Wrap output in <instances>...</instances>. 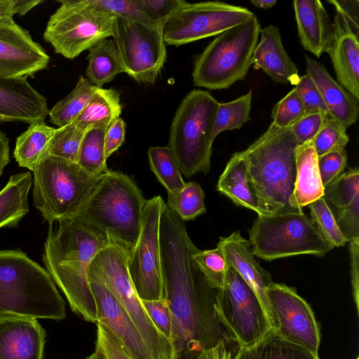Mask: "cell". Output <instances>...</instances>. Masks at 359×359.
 Wrapping results in <instances>:
<instances>
[{"instance_id": "cell-1", "label": "cell", "mask_w": 359, "mask_h": 359, "mask_svg": "<svg viewBox=\"0 0 359 359\" xmlns=\"http://www.w3.org/2000/svg\"><path fill=\"white\" fill-rule=\"evenodd\" d=\"M160 244L164 297L172 315L173 359L196 358L222 339L212 288L192 259L197 247L186 225L165 206L161 219Z\"/></svg>"}, {"instance_id": "cell-2", "label": "cell", "mask_w": 359, "mask_h": 359, "mask_svg": "<svg viewBox=\"0 0 359 359\" xmlns=\"http://www.w3.org/2000/svg\"><path fill=\"white\" fill-rule=\"evenodd\" d=\"M107 243L74 219L50 225L43 261L52 280L65 295L72 311L97 323L88 279L90 264Z\"/></svg>"}, {"instance_id": "cell-3", "label": "cell", "mask_w": 359, "mask_h": 359, "mask_svg": "<svg viewBox=\"0 0 359 359\" xmlns=\"http://www.w3.org/2000/svg\"><path fill=\"white\" fill-rule=\"evenodd\" d=\"M145 202L129 176L110 170L101 177L74 220L107 243L129 252L140 234Z\"/></svg>"}, {"instance_id": "cell-4", "label": "cell", "mask_w": 359, "mask_h": 359, "mask_svg": "<svg viewBox=\"0 0 359 359\" xmlns=\"http://www.w3.org/2000/svg\"><path fill=\"white\" fill-rule=\"evenodd\" d=\"M298 145L290 127L278 128L271 123L263 135L242 151L262 215L294 210L290 199Z\"/></svg>"}, {"instance_id": "cell-5", "label": "cell", "mask_w": 359, "mask_h": 359, "mask_svg": "<svg viewBox=\"0 0 359 359\" xmlns=\"http://www.w3.org/2000/svg\"><path fill=\"white\" fill-rule=\"evenodd\" d=\"M55 320L66 317L65 302L49 273L20 250L0 251V315Z\"/></svg>"}, {"instance_id": "cell-6", "label": "cell", "mask_w": 359, "mask_h": 359, "mask_svg": "<svg viewBox=\"0 0 359 359\" xmlns=\"http://www.w3.org/2000/svg\"><path fill=\"white\" fill-rule=\"evenodd\" d=\"M218 104L210 93L196 89L187 94L176 110L168 147L186 177L210 170L211 134Z\"/></svg>"}, {"instance_id": "cell-7", "label": "cell", "mask_w": 359, "mask_h": 359, "mask_svg": "<svg viewBox=\"0 0 359 359\" xmlns=\"http://www.w3.org/2000/svg\"><path fill=\"white\" fill-rule=\"evenodd\" d=\"M33 173L34 206L50 225L75 219L103 176L91 175L77 163L49 155Z\"/></svg>"}, {"instance_id": "cell-8", "label": "cell", "mask_w": 359, "mask_h": 359, "mask_svg": "<svg viewBox=\"0 0 359 359\" xmlns=\"http://www.w3.org/2000/svg\"><path fill=\"white\" fill-rule=\"evenodd\" d=\"M260 31V23L255 15L218 34L194 59V86L222 90L245 79L252 66Z\"/></svg>"}, {"instance_id": "cell-9", "label": "cell", "mask_w": 359, "mask_h": 359, "mask_svg": "<svg viewBox=\"0 0 359 359\" xmlns=\"http://www.w3.org/2000/svg\"><path fill=\"white\" fill-rule=\"evenodd\" d=\"M248 232L253 255L265 261L301 255L323 257L334 248L302 210L258 215Z\"/></svg>"}, {"instance_id": "cell-10", "label": "cell", "mask_w": 359, "mask_h": 359, "mask_svg": "<svg viewBox=\"0 0 359 359\" xmlns=\"http://www.w3.org/2000/svg\"><path fill=\"white\" fill-rule=\"evenodd\" d=\"M90 269L104 282L128 314L153 359H173L170 341L156 327L139 297L128 269V252L107 243L93 258Z\"/></svg>"}, {"instance_id": "cell-11", "label": "cell", "mask_w": 359, "mask_h": 359, "mask_svg": "<svg viewBox=\"0 0 359 359\" xmlns=\"http://www.w3.org/2000/svg\"><path fill=\"white\" fill-rule=\"evenodd\" d=\"M43 33L56 53L74 59L99 41L112 36L115 15L90 0H60Z\"/></svg>"}, {"instance_id": "cell-12", "label": "cell", "mask_w": 359, "mask_h": 359, "mask_svg": "<svg viewBox=\"0 0 359 359\" xmlns=\"http://www.w3.org/2000/svg\"><path fill=\"white\" fill-rule=\"evenodd\" d=\"M214 309L224 329V337L240 348L250 347L271 328L256 293L231 268H227L223 287L217 290Z\"/></svg>"}, {"instance_id": "cell-13", "label": "cell", "mask_w": 359, "mask_h": 359, "mask_svg": "<svg viewBox=\"0 0 359 359\" xmlns=\"http://www.w3.org/2000/svg\"><path fill=\"white\" fill-rule=\"evenodd\" d=\"M112 37L124 72L138 83L154 84L167 57L162 25H147L115 15Z\"/></svg>"}, {"instance_id": "cell-14", "label": "cell", "mask_w": 359, "mask_h": 359, "mask_svg": "<svg viewBox=\"0 0 359 359\" xmlns=\"http://www.w3.org/2000/svg\"><path fill=\"white\" fill-rule=\"evenodd\" d=\"M255 14L248 8L222 1L187 2L162 25L165 43L180 46L241 24Z\"/></svg>"}, {"instance_id": "cell-15", "label": "cell", "mask_w": 359, "mask_h": 359, "mask_svg": "<svg viewBox=\"0 0 359 359\" xmlns=\"http://www.w3.org/2000/svg\"><path fill=\"white\" fill-rule=\"evenodd\" d=\"M166 206L160 196L146 200L137 241L128 252V269L142 300L164 297L160 244V224Z\"/></svg>"}, {"instance_id": "cell-16", "label": "cell", "mask_w": 359, "mask_h": 359, "mask_svg": "<svg viewBox=\"0 0 359 359\" xmlns=\"http://www.w3.org/2000/svg\"><path fill=\"white\" fill-rule=\"evenodd\" d=\"M271 326L283 338L318 355L320 332L310 306L294 288L271 283L266 289Z\"/></svg>"}, {"instance_id": "cell-17", "label": "cell", "mask_w": 359, "mask_h": 359, "mask_svg": "<svg viewBox=\"0 0 359 359\" xmlns=\"http://www.w3.org/2000/svg\"><path fill=\"white\" fill-rule=\"evenodd\" d=\"M50 57L29 32L13 18L0 21V77L32 76L47 67Z\"/></svg>"}, {"instance_id": "cell-18", "label": "cell", "mask_w": 359, "mask_h": 359, "mask_svg": "<svg viewBox=\"0 0 359 359\" xmlns=\"http://www.w3.org/2000/svg\"><path fill=\"white\" fill-rule=\"evenodd\" d=\"M88 279L95 302L97 323L105 325L134 359H153L128 314L90 267Z\"/></svg>"}, {"instance_id": "cell-19", "label": "cell", "mask_w": 359, "mask_h": 359, "mask_svg": "<svg viewBox=\"0 0 359 359\" xmlns=\"http://www.w3.org/2000/svg\"><path fill=\"white\" fill-rule=\"evenodd\" d=\"M46 332L35 318L0 315V359H43Z\"/></svg>"}, {"instance_id": "cell-20", "label": "cell", "mask_w": 359, "mask_h": 359, "mask_svg": "<svg viewBox=\"0 0 359 359\" xmlns=\"http://www.w3.org/2000/svg\"><path fill=\"white\" fill-rule=\"evenodd\" d=\"M325 53L331 58L337 82L359 99V42L347 20L336 13Z\"/></svg>"}, {"instance_id": "cell-21", "label": "cell", "mask_w": 359, "mask_h": 359, "mask_svg": "<svg viewBox=\"0 0 359 359\" xmlns=\"http://www.w3.org/2000/svg\"><path fill=\"white\" fill-rule=\"evenodd\" d=\"M46 99L27 77H0V123L22 121L29 125L45 121L48 114Z\"/></svg>"}, {"instance_id": "cell-22", "label": "cell", "mask_w": 359, "mask_h": 359, "mask_svg": "<svg viewBox=\"0 0 359 359\" xmlns=\"http://www.w3.org/2000/svg\"><path fill=\"white\" fill-rule=\"evenodd\" d=\"M323 198L348 241L359 238V170L344 172L326 187Z\"/></svg>"}, {"instance_id": "cell-23", "label": "cell", "mask_w": 359, "mask_h": 359, "mask_svg": "<svg viewBox=\"0 0 359 359\" xmlns=\"http://www.w3.org/2000/svg\"><path fill=\"white\" fill-rule=\"evenodd\" d=\"M217 246L223 252L228 266L236 271L256 293L271 324L266 289L273 283L272 278L255 259L249 241L235 231L228 236L220 237Z\"/></svg>"}, {"instance_id": "cell-24", "label": "cell", "mask_w": 359, "mask_h": 359, "mask_svg": "<svg viewBox=\"0 0 359 359\" xmlns=\"http://www.w3.org/2000/svg\"><path fill=\"white\" fill-rule=\"evenodd\" d=\"M260 39L252 58V65L263 70L276 83L296 85L299 71L282 43L278 27L269 25L261 29Z\"/></svg>"}, {"instance_id": "cell-25", "label": "cell", "mask_w": 359, "mask_h": 359, "mask_svg": "<svg viewBox=\"0 0 359 359\" xmlns=\"http://www.w3.org/2000/svg\"><path fill=\"white\" fill-rule=\"evenodd\" d=\"M306 74L319 90L329 116L346 128L355 123L359 114V99L335 81L322 63L306 55Z\"/></svg>"}, {"instance_id": "cell-26", "label": "cell", "mask_w": 359, "mask_h": 359, "mask_svg": "<svg viewBox=\"0 0 359 359\" xmlns=\"http://www.w3.org/2000/svg\"><path fill=\"white\" fill-rule=\"evenodd\" d=\"M293 8L302 46L319 57L325 53L333 30L326 9L318 0H295Z\"/></svg>"}, {"instance_id": "cell-27", "label": "cell", "mask_w": 359, "mask_h": 359, "mask_svg": "<svg viewBox=\"0 0 359 359\" xmlns=\"http://www.w3.org/2000/svg\"><path fill=\"white\" fill-rule=\"evenodd\" d=\"M295 164L296 176L290 205L294 210H302L304 207L323 197L325 190L313 140L297 147Z\"/></svg>"}, {"instance_id": "cell-28", "label": "cell", "mask_w": 359, "mask_h": 359, "mask_svg": "<svg viewBox=\"0 0 359 359\" xmlns=\"http://www.w3.org/2000/svg\"><path fill=\"white\" fill-rule=\"evenodd\" d=\"M217 189L238 205L261 215L257 198L250 184L246 161L242 151L234 153L220 175Z\"/></svg>"}, {"instance_id": "cell-29", "label": "cell", "mask_w": 359, "mask_h": 359, "mask_svg": "<svg viewBox=\"0 0 359 359\" xmlns=\"http://www.w3.org/2000/svg\"><path fill=\"white\" fill-rule=\"evenodd\" d=\"M29 172L11 177L0 191V228L15 227L29 212L28 193L32 186Z\"/></svg>"}, {"instance_id": "cell-30", "label": "cell", "mask_w": 359, "mask_h": 359, "mask_svg": "<svg viewBox=\"0 0 359 359\" xmlns=\"http://www.w3.org/2000/svg\"><path fill=\"white\" fill-rule=\"evenodd\" d=\"M232 359H319L306 348L283 338L274 329L254 345L240 348Z\"/></svg>"}, {"instance_id": "cell-31", "label": "cell", "mask_w": 359, "mask_h": 359, "mask_svg": "<svg viewBox=\"0 0 359 359\" xmlns=\"http://www.w3.org/2000/svg\"><path fill=\"white\" fill-rule=\"evenodd\" d=\"M121 111L119 92L114 88L97 87L86 107L73 122L86 130L92 127L108 128L120 117Z\"/></svg>"}, {"instance_id": "cell-32", "label": "cell", "mask_w": 359, "mask_h": 359, "mask_svg": "<svg viewBox=\"0 0 359 359\" xmlns=\"http://www.w3.org/2000/svg\"><path fill=\"white\" fill-rule=\"evenodd\" d=\"M88 50V65L86 74L95 86L102 88L104 84L111 81L117 74L124 72L114 39H102Z\"/></svg>"}, {"instance_id": "cell-33", "label": "cell", "mask_w": 359, "mask_h": 359, "mask_svg": "<svg viewBox=\"0 0 359 359\" xmlns=\"http://www.w3.org/2000/svg\"><path fill=\"white\" fill-rule=\"evenodd\" d=\"M55 128L45 121L32 123L16 140L14 157L19 166L34 171L39 161L47 155L49 142Z\"/></svg>"}, {"instance_id": "cell-34", "label": "cell", "mask_w": 359, "mask_h": 359, "mask_svg": "<svg viewBox=\"0 0 359 359\" xmlns=\"http://www.w3.org/2000/svg\"><path fill=\"white\" fill-rule=\"evenodd\" d=\"M97 88L88 79L80 76L73 90L48 111L50 121L58 128L72 123L86 107Z\"/></svg>"}, {"instance_id": "cell-35", "label": "cell", "mask_w": 359, "mask_h": 359, "mask_svg": "<svg viewBox=\"0 0 359 359\" xmlns=\"http://www.w3.org/2000/svg\"><path fill=\"white\" fill-rule=\"evenodd\" d=\"M107 128L92 127L82 140L77 163L88 174L102 176L110 170L104 153L105 133Z\"/></svg>"}, {"instance_id": "cell-36", "label": "cell", "mask_w": 359, "mask_h": 359, "mask_svg": "<svg viewBox=\"0 0 359 359\" xmlns=\"http://www.w3.org/2000/svg\"><path fill=\"white\" fill-rule=\"evenodd\" d=\"M252 90L241 95L234 100L218 104L211 140L226 130L239 129L250 119L252 106Z\"/></svg>"}, {"instance_id": "cell-37", "label": "cell", "mask_w": 359, "mask_h": 359, "mask_svg": "<svg viewBox=\"0 0 359 359\" xmlns=\"http://www.w3.org/2000/svg\"><path fill=\"white\" fill-rule=\"evenodd\" d=\"M205 194L196 182H185L183 189L168 193L167 206L182 221L193 220L205 212Z\"/></svg>"}, {"instance_id": "cell-38", "label": "cell", "mask_w": 359, "mask_h": 359, "mask_svg": "<svg viewBox=\"0 0 359 359\" xmlns=\"http://www.w3.org/2000/svg\"><path fill=\"white\" fill-rule=\"evenodd\" d=\"M148 157L151 170L168 193L184 188L185 182L168 146L150 147Z\"/></svg>"}, {"instance_id": "cell-39", "label": "cell", "mask_w": 359, "mask_h": 359, "mask_svg": "<svg viewBox=\"0 0 359 359\" xmlns=\"http://www.w3.org/2000/svg\"><path fill=\"white\" fill-rule=\"evenodd\" d=\"M88 130L73 121L55 129L47 148V155L77 163L80 147Z\"/></svg>"}, {"instance_id": "cell-40", "label": "cell", "mask_w": 359, "mask_h": 359, "mask_svg": "<svg viewBox=\"0 0 359 359\" xmlns=\"http://www.w3.org/2000/svg\"><path fill=\"white\" fill-rule=\"evenodd\" d=\"M192 259L212 288L217 290L223 287L228 265L219 248L205 250L197 248Z\"/></svg>"}, {"instance_id": "cell-41", "label": "cell", "mask_w": 359, "mask_h": 359, "mask_svg": "<svg viewBox=\"0 0 359 359\" xmlns=\"http://www.w3.org/2000/svg\"><path fill=\"white\" fill-rule=\"evenodd\" d=\"M307 206L310 210L311 221L322 236L334 248L344 246L348 242L323 197Z\"/></svg>"}, {"instance_id": "cell-42", "label": "cell", "mask_w": 359, "mask_h": 359, "mask_svg": "<svg viewBox=\"0 0 359 359\" xmlns=\"http://www.w3.org/2000/svg\"><path fill=\"white\" fill-rule=\"evenodd\" d=\"M348 142L349 137L346 133V128L330 116L313 140L318 156L330 151L345 149Z\"/></svg>"}, {"instance_id": "cell-43", "label": "cell", "mask_w": 359, "mask_h": 359, "mask_svg": "<svg viewBox=\"0 0 359 359\" xmlns=\"http://www.w3.org/2000/svg\"><path fill=\"white\" fill-rule=\"evenodd\" d=\"M304 116V104L293 88L273 106L271 123L278 128H285Z\"/></svg>"}, {"instance_id": "cell-44", "label": "cell", "mask_w": 359, "mask_h": 359, "mask_svg": "<svg viewBox=\"0 0 359 359\" xmlns=\"http://www.w3.org/2000/svg\"><path fill=\"white\" fill-rule=\"evenodd\" d=\"M95 6L116 16L147 25L161 24L153 20L144 11L140 0H90Z\"/></svg>"}, {"instance_id": "cell-45", "label": "cell", "mask_w": 359, "mask_h": 359, "mask_svg": "<svg viewBox=\"0 0 359 359\" xmlns=\"http://www.w3.org/2000/svg\"><path fill=\"white\" fill-rule=\"evenodd\" d=\"M318 166L322 184L325 188L344 172L347 166L346 151L339 149L318 156Z\"/></svg>"}, {"instance_id": "cell-46", "label": "cell", "mask_w": 359, "mask_h": 359, "mask_svg": "<svg viewBox=\"0 0 359 359\" xmlns=\"http://www.w3.org/2000/svg\"><path fill=\"white\" fill-rule=\"evenodd\" d=\"M294 88L304 104L305 115L316 112H324L329 115L321 94L309 74L300 76Z\"/></svg>"}, {"instance_id": "cell-47", "label": "cell", "mask_w": 359, "mask_h": 359, "mask_svg": "<svg viewBox=\"0 0 359 359\" xmlns=\"http://www.w3.org/2000/svg\"><path fill=\"white\" fill-rule=\"evenodd\" d=\"M142 302L156 327L170 341L172 320L169 305L165 298L163 297L158 300H142Z\"/></svg>"}, {"instance_id": "cell-48", "label": "cell", "mask_w": 359, "mask_h": 359, "mask_svg": "<svg viewBox=\"0 0 359 359\" xmlns=\"http://www.w3.org/2000/svg\"><path fill=\"white\" fill-rule=\"evenodd\" d=\"M329 115L324 112L309 114L290 126L298 144L313 140L325 123Z\"/></svg>"}, {"instance_id": "cell-49", "label": "cell", "mask_w": 359, "mask_h": 359, "mask_svg": "<svg viewBox=\"0 0 359 359\" xmlns=\"http://www.w3.org/2000/svg\"><path fill=\"white\" fill-rule=\"evenodd\" d=\"M97 324V346L107 359H134L116 336L104 325Z\"/></svg>"}, {"instance_id": "cell-50", "label": "cell", "mask_w": 359, "mask_h": 359, "mask_svg": "<svg viewBox=\"0 0 359 359\" xmlns=\"http://www.w3.org/2000/svg\"><path fill=\"white\" fill-rule=\"evenodd\" d=\"M144 12L154 21L163 23L177 9L184 5V0H140Z\"/></svg>"}, {"instance_id": "cell-51", "label": "cell", "mask_w": 359, "mask_h": 359, "mask_svg": "<svg viewBox=\"0 0 359 359\" xmlns=\"http://www.w3.org/2000/svg\"><path fill=\"white\" fill-rule=\"evenodd\" d=\"M126 123L121 118L115 119L107 128L105 133L104 153L107 158L125 142Z\"/></svg>"}, {"instance_id": "cell-52", "label": "cell", "mask_w": 359, "mask_h": 359, "mask_svg": "<svg viewBox=\"0 0 359 359\" xmlns=\"http://www.w3.org/2000/svg\"><path fill=\"white\" fill-rule=\"evenodd\" d=\"M337 13L342 15L348 22L356 34H359V1L330 0Z\"/></svg>"}, {"instance_id": "cell-53", "label": "cell", "mask_w": 359, "mask_h": 359, "mask_svg": "<svg viewBox=\"0 0 359 359\" xmlns=\"http://www.w3.org/2000/svg\"><path fill=\"white\" fill-rule=\"evenodd\" d=\"M41 0H0V21L13 18L15 14L23 15L41 4Z\"/></svg>"}, {"instance_id": "cell-54", "label": "cell", "mask_w": 359, "mask_h": 359, "mask_svg": "<svg viewBox=\"0 0 359 359\" xmlns=\"http://www.w3.org/2000/svg\"><path fill=\"white\" fill-rule=\"evenodd\" d=\"M348 243L351 255L353 294L357 311H358L359 238L351 240Z\"/></svg>"}, {"instance_id": "cell-55", "label": "cell", "mask_w": 359, "mask_h": 359, "mask_svg": "<svg viewBox=\"0 0 359 359\" xmlns=\"http://www.w3.org/2000/svg\"><path fill=\"white\" fill-rule=\"evenodd\" d=\"M195 359H232L231 353L224 345L223 339L215 345L202 350Z\"/></svg>"}, {"instance_id": "cell-56", "label": "cell", "mask_w": 359, "mask_h": 359, "mask_svg": "<svg viewBox=\"0 0 359 359\" xmlns=\"http://www.w3.org/2000/svg\"><path fill=\"white\" fill-rule=\"evenodd\" d=\"M8 142L6 135L0 130V176L3 173L4 168L9 162Z\"/></svg>"}, {"instance_id": "cell-57", "label": "cell", "mask_w": 359, "mask_h": 359, "mask_svg": "<svg viewBox=\"0 0 359 359\" xmlns=\"http://www.w3.org/2000/svg\"><path fill=\"white\" fill-rule=\"evenodd\" d=\"M250 3L257 8L269 9L272 8L276 3L275 0H251Z\"/></svg>"}, {"instance_id": "cell-58", "label": "cell", "mask_w": 359, "mask_h": 359, "mask_svg": "<svg viewBox=\"0 0 359 359\" xmlns=\"http://www.w3.org/2000/svg\"><path fill=\"white\" fill-rule=\"evenodd\" d=\"M85 359H107L102 351L97 347H95V351L88 357Z\"/></svg>"}, {"instance_id": "cell-59", "label": "cell", "mask_w": 359, "mask_h": 359, "mask_svg": "<svg viewBox=\"0 0 359 359\" xmlns=\"http://www.w3.org/2000/svg\"><path fill=\"white\" fill-rule=\"evenodd\" d=\"M356 359H359V358L358 357Z\"/></svg>"}]
</instances>
